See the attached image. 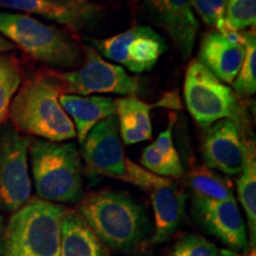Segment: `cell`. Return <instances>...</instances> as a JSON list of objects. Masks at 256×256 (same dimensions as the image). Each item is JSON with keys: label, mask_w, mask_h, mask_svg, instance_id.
Instances as JSON below:
<instances>
[{"label": "cell", "mask_w": 256, "mask_h": 256, "mask_svg": "<svg viewBox=\"0 0 256 256\" xmlns=\"http://www.w3.org/2000/svg\"><path fill=\"white\" fill-rule=\"evenodd\" d=\"M78 211L98 240L116 252L132 250L150 232L145 210L127 192H90L78 202Z\"/></svg>", "instance_id": "obj_1"}, {"label": "cell", "mask_w": 256, "mask_h": 256, "mask_svg": "<svg viewBox=\"0 0 256 256\" xmlns=\"http://www.w3.org/2000/svg\"><path fill=\"white\" fill-rule=\"evenodd\" d=\"M62 94L60 83L51 75L22 83L10 107L12 126L19 133L51 142L74 139L75 126L60 104Z\"/></svg>", "instance_id": "obj_2"}, {"label": "cell", "mask_w": 256, "mask_h": 256, "mask_svg": "<svg viewBox=\"0 0 256 256\" xmlns=\"http://www.w3.org/2000/svg\"><path fill=\"white\" fill-rule=\"evenodd\" d=\"M66 211L60 204L30 198L4 226L0 256H60Z\"/></svg>", "instance_id": "obj_3"}, {"label": "cell", "mask_w": 256, "mask_h": 256, "mask_svg": "<svg viewBox=\"0 0 256 256\" xmlns=\"http://www.w3.org/2000/svg\"><path fill=\"white\" fill-rule=\"evenodd\" d=\"M0 34L36 62L50 68L72 70L83 62V46L72 31L28 14L0 11Z\"/></svg>", "instance_id": "obj_4"}, {"label": "cell", "mask_w": 256, "mask_h": 256, "mask_svg": "<svg viewBox=\"0 0 256 256\" xmlns=\"http://www.w3.org/2000/svg\"><path fill=\"white\" fill-rule=\"evenodd\" d=\"M28 156L38 198L56 204L82 200V156L76 144L32 140Z\"/></svg>", "instance_id": "obj_5"}, {"label": "cell", "mask_w": 256, "mask_h": 256, "mask_svg": "<svg viewBox=\"0 0 256 256\" xmlns=\"http://www.w3.org/2000/svg\"><path fill=\"white\" fill-rule=\"evenodd\" d=\"M184 98L192 119L202 128L223 119L232 120L240 127L244 120L238 96L197 60L186 68Z\"/></svg>", "instance_id": "obj_6"}, {"label": "cell", "mask_w": 256, "mask_h": 256, "mask_svg": "<svg viewBox=\"0 0 256 256\" xmlns=\"http://www.w3.org/2000/svg\"><path fill=\"white\" fill-rule=\"evenodd\" d=\"M63 94L90 96L118 94L136 96L142 92V81L130 75L119 64L106 60L92 46H83V62L78 68L66 72H52Z\"/></svg>", "instance_id": "obj_7"}, {"label": "cell", "mask_w": 256, "mask_h": 256, "mask_svg": "<svg viewBox=\"0 0 256 256\" xmlns=\"http://www.w3.org/2000/svg\"><path fill=\"white\" fill-rule=\"evenodd\" d=\"M32 139L11 124L0 127V211L14 214L30 200L28 148Z\"/></svg>", "instance_id": "obj_8"}, {"label": "cell", "mask_w": 256, "mask_h": 256, "mask_svg": "<svg viewBox=\"0 0 256 256\" xmlns=\"http://www.w3.org/2000/svg\"><path fill=\"white\" fill-rule=\"evenodd\" d=\"M88 42L102 57L120 63L134 74L151 70L168 50L162 36L145 25H134L110 38H90Z\"/></svg>", "instance_id": "obj_9"}, {"label": "cell", "mask_w": 256, "mask_h": 256, "mask_svg": "<svg viewBox=\"0 0 256 256\" xmlns=\"http://www.w3.org/2000/svg\"><path fill=\"white\" fill-rule=\"evenodd\" d=\"M81 156L88 176H102L124 182L127 156H124L116 115L92 127L81 144Z\"/></svg>", "instance_id": "obj_10"}, {"label": "cell", "mask_w": 256, "mask_h": 256, "mask_svg": "<svg viewBox=\"0 0 256 256\" xmlns=\"http://www.w3.org/2000/svg\"><path fill=\"white\" fill-rule=\"evenodd\" d=\"M192 216L200 228L234 250L248 247L247 230L238 202L192 198Z\"/></svg>", "instance_id": "obj_11"}, {"label": "cell", "mask_w": 256, "mask_h": 256, "mask_svg": "<svg viewBox=\"0 0 256 256\" xmlns=\"http://www.w3.org/2000/svg\"><path fill=\"white\" fill-rule=\"evenodd\" d=\"M206 166L226 176H238L244 164V140L241 127L223 119L206 128L202 142Z\"/></svg>", "instance_id": "obj_12"}, {"label": "cell", "mask_w": 256, "mask_h": 256, "mask_svg": "<svg viewBox=\"0 0 256 256\" xmlns=\"http://www.w3.org/2000/svg\"><path fill=\"white\" fill-rule=\"evenodd\" d=\"M148 17L168 34L184 60L194 51L200 31L191 0H144Z\"/></svg>", "instance_id": "obj_13"}, {"label": "cell", "mask_w": 256, "mask_h": 256, "mask_svg": "<svg viewBox=\"0 0 256 256\" xmlns=\"http://www.w3.org/2000/svg\"><path fill=\"white\" fill-rule=\"evenodd\" d=\"M244 46L234 43L216 30L202 37L197 60L226 84H232L244 60Z\"/></svg>", "instance_id": "obj_14"}, {"label": "cell", "mask_w": 256, "mask_h": 256, "mask_svg": "<svg viewBox=\"0 0 256 256\" xmlns=\"http://www.w3.org/2000/svg\"><path fill=\"white\" fill-rule=\"evenodd\" d=\"M150 194L154 215L153 242L162 243L171 238L183 220L186 194L183 186L172 179L153 188Z\"/></svg>", "instance_id": "obj_15"}, {"label": "cell", "mask_w": 256, "mask_h": 256, "mask_svg": "<svg viewBox=\"0 0 256 256\" xmlns=\"http://www.w3.org/2000/svg\"><path fill=\"white\" fill-rule=\"evenodd\" d=\"M60 104L68 116L72 118L80 144L83 142L92 127L116 113L115 102L108 96L62 94L60 96Z\"/></svg>", "instance_id": "obj_16"}, {"label": "cell", "mask_w": 256, "mask_h": 256, "mask_svg": "<svg viewBox=\"0 0 256 256\" xmlns=\"http://www.w3.org/2000/svg\"><path fill=\"white\" fill-rule=\"evenodd\" d=\"M0 8L40 16L69 28L81 26L89 14L87 5L70 0H0Z\"/></svg>", "instance_id": "obj_17"}, {"label": "cell", "mask_w": 256, "mask_h": 256, "mask_svg": "<svg viewBox=\"0 0 256 256\" xmlns=\"http://www.w3.org/2000/svg\"><path fill=\"white\" fill-rule=\"evenodd\" d=\"M168 119V124L164 132L159 134L156 142L145 147L140 162L142 168L160 177L170 179L183 178L185 171L174 144V127L177 118L171 113Z\"/></svg>", "instance_id": "obj_18"}, {"label": "cell", "mask_w": 256, "mask_h": 256, "mask_svg": "<svg viewBox=\"0 0 256 256\" xmlns=\"http://www.w3.org/2000/svg\"><path fill=\"white\" fill-rule=\"evenodd\" d=\"M121 140L124 145L147 142L152 139V106L136 98L122 96L114 100Z\"/></svg>", "instance_id": "obj_19"}, {"label": "cell", "mask_w": 256, "mask_h": 256, "mask_svg": "<svg viewBox=\"0 0 256 256\" xmlns=\"http://www.w3.org/2000/svg\"><path fill=\"white\" fill-rule=\"evenodd\" d=\"M60 256H107L104 243L78 210L66 209L64 214Z\"/></svg>", "instance_id": "obj_20"}, {"label": "cell", "mask_w": 256, "mask_h": 256, "mask_svg": "<svg viewBox=\"0 0 256 256\" xmlns=\"http://www.w3.org/2000/svg\"><path fill=\"white\" fill-rule=\"evenodd\" d=\"M238 180L240 203L247 216L252 246L256 241V151L254 140H244V164Z\"/></svg>", "instance_id": "obj_21"}, {"label": "cell", "mask_w": 256, "mask_h": 256, "mask_svg": "<svg viewBox=\"0 0 256 256\" xmlns=\"http://www.w3.org/2000/svg\"><path fill=\"white\" fill-rule=\"evenodd\" d=\"M188 184L194 197L214 200H228L234 197V184L228 177H224L208 166L191 165L188 174Z\"/></svg>", "instance_id": "obj_22"}, {"label": "cell", "mask_w": 256, "mask_h": 256, "mask_svg": "<svg viewBox=\"0 0 256 256\" xmlns=\"http://www.w3.org/2000/svg\"><path fill=\"white\" fill-rule=\"evenodd\" d=\"M23 72L19 60L11 54L0 55V127L8 118L12 100L22 86Z\"/></svg>", "instance_id": "obj_23"}, {"label": "cell", "mask_w": 256, "mask_h": 256, "mask_svg": "<svg viewBox=\"0 0 256 256\" xmlns=\"http://www.w3.org/2000/svg\"><path fill=\"white\" fill-rule=\"evenodd\" d=\"M244 60L236 78L232 90L238 96L248 98L256 92V36L255 30H247L244 42Z\"/></svg>", "instance_id": "obj_24"}, {"label": "cell", "mask_w": 256, "mask_h": 256, "mask_svg": "<svg viewBox=\"0 0 256 256\" xmlns=\"http://www.w3.org/2000/svg\"><path fill=\"white\" fill-rule=\"evenodd\" d=\"M226 23L236 31L255 28L256 0H228Z\"/></svg>", "instance_id": "obj_25"}, {"label": "cell", "mask_w": 256, "mask_h": 256, "mask_svg": "<svg viewBox=\"0 0 256 256\" xmlns=\"http://www.w3.org/2000/svg\"><path fill=\"white\" fill-rule=\"evenodd\" d=\"M170 256H220V249L203 236L188 234L178 240Z\"/></svg>", "instance_id": "obj_26"}, {"label": "cell", "mask_w": 256, "mask_h": 256, "mask_svg": "<svg viewBox=\"0 0 256 256\" xmlns=\"http://www.w3.org/2000/svg\"><path fill=\"white\" fill-rule=\"evenodd\" d=\"M228 0H191V8L206 26L218 31L226 23Z\"/></svg>", "instance_id": "obj_27"}, {"label": "cell", "mask_w": 256, "mask_h": 256, "mask_svg": "<svg viewBox=\"0 0 256 256\" xmlns=\"http://www.w3.org/2000/svg\"><path fill=\"white\" fill-rule=\"evenodd\" d=\"M168 180L170 178L160 177V176L152 174L148 170L138 165L133 160L127 158V170L124 179V182H126V183L132 184L146 192H151L153 188L168 183Z\"/></svg>", "instance_id": "obj_28"}, {"label": "cell", "mask_w": 256, "mask_h": 256, "mask_svg": "<svg viewBox=\"0 0 256 256\" xmlns=\"http://www.w3.org/2000/svg\"><path fill=\"white\" fill-rule=\"evenodd\" d=\"M159 106H164V107H170L172 110H176V108H180V104H179V98L177 94H168L164 96L162 100H160L158 104Z\"/></svg>", "instance_id": "obj_29"}, {"label": "cell", "mask_w": 256, "mask_h": 256, "mask_svg": "<svg viewBox=\"0 0 256 256\" xmlns=\"http://www.w3.org/2000/svg\"><path fill=\"white\" fill-rule=\"evenodd\" d=\"M17 49L16 46L14 43H12L11 40H8V38L2 36V34H0V55H2V54H6V52H10V51H14Z\"/></svg>", "instance_id": "obj_30"}, {"label": "cell", "mask_w": 256, "mask_h": 256, "mask_svg": "<svg viewBox=\"0 0 256 256\" xmlns=\"http://www.w3.org/2000/svg\"><path fill=\"white\" fill-rule=\"evenodd\" d=\"M220 256H240L238 252L230 249H220Z\"/></svg>", "instance_id": "obj_31"}, {"label": "cell", "mask_w": 256, "mask_h": 256, "mask_svg": "<svg viewBox=\"0 0 256 256\" xmlns=\"http://www.w3.org/2000/svg\"><path fill=\"white\" fill-rule=\"evenodd\" d=\"M2 232H4V218L0 215V236H2Z\"/></svg>", "instance_id": "obj_32"}, {"label": "cell", "mask_w": 256, "mask_h": 256, "mask_svg": "<svg viewBox=\"0 0 256 256\" xmlns=\"http://www.w3.org/2000/svg\"><path fill=\"white\" fill-rule=\"evenodd\" d=\"M74 2H78V4H86V0H72Z\"/></svg>", "instance_id": "obj_33"}, {"label": "cell", "mask_w": 256, "mask_h": 256, "mask_svg": "<svg viewBox=\"0 0 256 256\" xmlns=\"http://www.w3.org/2000/svg\"><path fill=\"white\" fill-rule=\"evenodd\" d=\"M248 256H255V248H252V252H249Z\"/></svg>", "instance_id": "obj_34"}, {"label": "cell", "mask_w": 256, "mask_h": 256, "mask_svg": "<svg viewBox=\"0 0 256 256\" xmlns=\"http://www.w3.org/2000/svg\"><path fill=\"white\" fill-rule=\"evenodd\" d=\"M70 2H72V0H70Z\"/></svg>", "instance_id": "obj_35"}]
</instances>
